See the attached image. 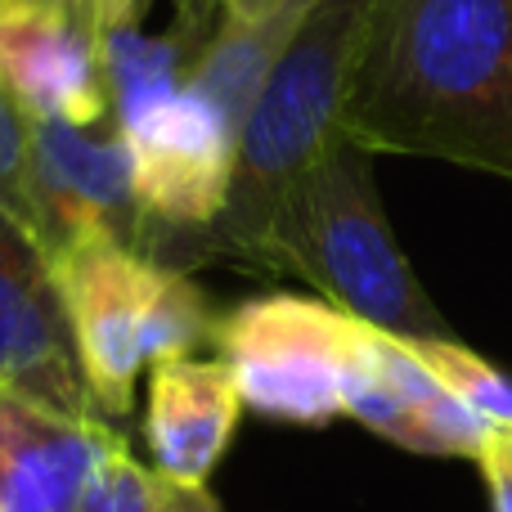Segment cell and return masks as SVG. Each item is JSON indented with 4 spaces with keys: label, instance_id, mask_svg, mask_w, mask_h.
<instances>
[{
    "label": "cell",
    "instance_id": "cell-1",
    "mask_svg": "<svg viewBox=\"0 0 512 512\" xmlns=\"http://www.w3.org/2000/svg\"><path fill=\"white\" fill-rule=\"evenodd\" d=\"M342 135L512 185V0H373Z\"/></svg>",
    "mask_w": 512,
    "mask_h": 512
},
{
    "label": "cell",
    "instance_id": "cell-2",
    "mask_svg": "<svg viewBox=\"0 0 512 512\" xmlns=\"http://www.w3.org/2000/svg\"><path fill=\"white\" fill-rule=\"evenodd\" d=\"M369 9L373 0L310 5L243 117L225 212L212 230L185 243L176 270L203 261H239L252 270L261 265L270 216L279 212L288 189L342 140V108L369 32Z\"/></svg>",
    "mask_w": 512,
    "mask_h": 512
},
{
    "label": "cell",
    "instance_id": "cell-3",
    "mask_svg": "<svg viewBox=\"0 0 512 512\" xmlns=\"http://www.w3.org/2000/svg\"><path fill=\"white\" fill-rule=\"evenodd\" d=\"M261 270L297 274L342 315L405 342L454 337L391 234L373 180V153L351 135H342L288 189L265 230Z\"/></svg>",
    "mask_w": 512,
    "mask_h": 512
},
{
    "label": "cell",
    "instance_id": "cell-4",
    "mask_svg": "<svg viewBox=\"0 0 512 512\" xmlns=\"http://www.w3.org/2000/svg\"><path fill=\"white\" fill-rule=\"evenodd\" d=\"M54 288L72 328L77 364L108 423L135 405L144 369L216 342L221 315L185 270L113 239H72L50 252Z\"/></svg>",
    "mask_w": 512,
    "mask_h": 512
},
{
    "label": "cell",
    "instance_id": "cell-5",
    "mask_svg": "<svg viewBox=\"0 0 512 512\" xmlns=\"http://www.w3.org/2000/svg\"><path fill=\"white\" fill-rule=\"evenodd\" d=\"M351 315L328 301L256 297L221 315L212 351L230 364L243 409L279 423L324 427L342 418V364Z\"/></svg>",
    "mask_w": 512,
    "mask_h": 512
},
{
    "label": "cell",
    "instance_id": "cell-6",
    "mask_svg": "<svg viewBox=\"0 0 512 512\" xmlns=\"http://www.w3.org/2000/svg\"><path fill=\"white\" fill-rule=\"evenodd\" d=\"M32 176L45 256L72 239H113L144 252L149 216L135 194L131 144L113 117L95 126L32 122Z\"/></svg>",
    "mask_w": 512,
    "mask_h": 512
},
{
    "label": "cell",
    "instance_id": "cell-7",
    "mask_svg": "<svg viewBox=\"0 0 512 512\" xmlns=\"http://www.w3.org/2000/svg\"><path fill=\"white\" fill-rule=\"evenodd\" d=\"M342 418H355L382 441L414 454L481 459L490 423L477 418L405 337L351 319V342L342 364Z\"/></svg>",
    "mask_w": 512,
    "mask_h": 512
},
{
    "label": "cell",
    "instance_id": "cell-8",
    "mask_svg": "<svg viewBox=\"0 0 512 512\" xmlns=\"http://www.w3.org/2000/svg\"><path fill=\"white\" fill-rule=\"evenodd\" d=\"M0 86L27 122H108L99 5L0 0Z\"/></svg>",
    "mask_w": 512,
    "mask_h": 512
},
{
    "label": "cell",
    "instance_id": "cell-9",
    "mask_svg": "<svg viewBox=\"0 0 512 512\" xmlns=\"http://www.w3.org/2000/svg\"><path fill=\"white\" fill-rule=\"evenodd\" d=\"M0 382L63 414L104 418L81 378L50 256L5 212H0Z\"/></svg>",
    "mask_w": 512,
    "mask_h": 512
},
{
    "label": "cell",
    "instance_id": "cell-10",
    "mask_svg": "<svg viewBox=\"0 0 512 512\" xmlns=\"http://www.w3.org/2000/svg\"><path fill=\"white\" fill-rule=\"evenodd\" d=\"M117 441L104 418L63 414L0 382V512H81Z\"/></svg>",
    "mask_w": 512,
    "mask_h": 512
},
{
    "label": "cell",
    "instance_id": "cell-11",
    "mask_svg": "<svg viewBox=\"0 0 512 512\" xmlns=\"http://www.w3.org/2000/svg\"><path fill=\"white\" fill-rule=\"evenodd\" d=\"M243 396L221 355H180L149 369V436L153 468L180 486H207L212 468L230 450Z\"/></svg>",
    "mask_w": 512,
    "mask_h": 512
},
{
    "label": "cell",
    "instance_id": "cell-12",
    "mask_svg": "<svg viewBox=\"0 0 512 512\" xmlns=\"http://www.w3.org/2000/svg\"><path fill=\"white\" fill-rule=\"evenodd\" d=\"M409 346L477 418H486L490 427H512V378L504 369H495L477 351H468L459 337H432V342Z\"/></svg>",
    "mask_w": 512,
    "mask_h": 512
},
{
    "label": "cell",
    "instance_id": "cell-13",
    "mask_svg": "<svg viewBox=\"0 0 512 512\" xmlns=\"http://www.w3.org/2000/svg\"><path fill=\"white\" fill-rule=\"evenodd\" d=\"M185 490L189 486L162 477L158 468L135 459L126 441H117L108 450V459L99 463L95 481L81 499V512H180Z\"/></svg>",
    "mask_w": 512,
    "mask_h": 512
},
{
    "label": "cell",
    "instance_id": "cell-14",
    "mask_svg": "<svg viewBox=\"0 0 512 512\" xmlns=\"http://www.w3.org/2000/svg\"><path fill=\"white\" fill-rule=\"evenodd\" d=\"M0 212L18 221L41 243V212H36V176H32V122L0 86Z\"/></svg>",
    "mask_w": 512,
    "mask_h": 512
},
{
    "label": "cell",
    "instance_id": "cell-15",
    "mask_svg": "<svg viewBox=\"0 0 512 512\" xmlns=\"http://www.w3.org/2000/svg\"><path fill=\"white\" fill-rule=\"evenodd\" d=\"M477 463L512 472V427H490V441H486V450H481Z\"/></svg>",
    "mask_w": 512,
    "mask_h": 512
},
{
    "label": "cell",
    "instance_id": "cell-16",
    "mask_svg": "<svg viewBox=\"0 0 512 512\" xmlns=\"http://www.w3.org/2000/svg\"><path fill=\"white\" fill-rule=\"evenodd\" d=\"M207 5L221 18H256V14H265V9L283 5V0H207Z\"/></svg>",
    "mask_w": 512,
    "mask_h": 512
},
{
    "label": "cell",
    "instance_id": "cell-17",
    "mask_svg": "<svg viewBox=\"0 0 512 512\" xmlns=\"http://www.w3.org/2000/svg\"><path fill=\"white\" fill-rule=\"evenodd\" d=\"M481 472H486V481H490V499H495V512H512V472L490 468V463H481Z\"/></svg>",
    "mask_w": 512,
    "mask_h": 512
},
{
    "label": "cell",
    "instance_id": "cell-18",
    "mask_svg": "<svg viewBox=\"0 0 512 512\" xmlns=\"http://www.w3.org/2000/svg\"><path fill=\"white\" fill-rule=\"evenodd\" d=\"M180 512H221V504L207 495V486H189L185 490V508Z\"/></svg>",
    "mask_w": 512,
    "mask_h": 512
},
{
    "label": "cell",
    "instance_id": "cell-19",
    "mask_svg": "<svg viewBox=\"0 0 512 512\" xmlns=\"http://www.w3.org/2000/svg\"><path fill=\"white\" fill-rule=\"evenodd\" d=\"M117 5H126V9H131V14H140V18H144V9H149L153 0H117Z\"/></svg>",
    "mask_w": 512,
    "mask_h": 512
},
{
    "label": "cell",
    "instance_id": "cell-20",
    "mask_svg": "<svg viewBox=\"0 0 512 512\" xmlns=\"http://www.w3.org/2000/svg\"><path fill=\"white\" fill-rule=\"evenodd\" d=\"M63 5H104V0H63Z\"/></svg>",
    "mask_w": 512,
    "mask_h": 512
}]
</instances>
